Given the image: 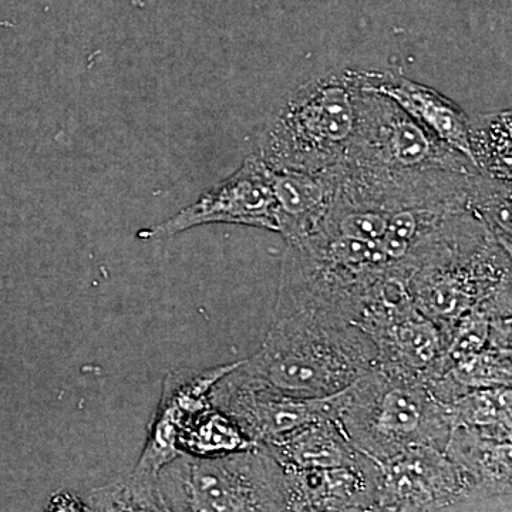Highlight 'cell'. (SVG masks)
<instances>
[{"mask_svg": "<svg viewBox=\"0 0 512 512\" xmlns=\"http://www.w3.org/2000/svg\"><path fill=\"white\" fill-rule=\"evenodd\" d=\"M288 511H377L379 471L362 454L346 466L284 468Z\"/></svg>", "mask_w": 512, "mask_h": 512, "instance_id": "obj_11", "label": "cell"}, {"mask_svg": "<svg viewBox=\"0 0 512 512\" xmlns=\"http://www.w3.org/2000/svg\"><path fill=\"white\" fill-rule=\"evenodd\" d=\"M375 461L377 511H474L470 488L446 451L414 447Z\"/></svg>", "mask_w": 512, "mask_h": 512, "instance_id": "obj_9", "label": "cell"}, {"mask_svg": "<svg viewBox=\"0 0 512 512\" xmlns=\"http://www.w3.org/2000/svg\"><path fill=\"white\" fill-rule=\"evenodd\" d=\"M511 386L470 390L450 403L453 427H474L511 434Z\"/></svg>", "mask_w": 512, "mask_h": 512, "instance_id": "obj_17", "label": "cell"}, {"mask_svg": "<svg viewBox=\"0 0 512 512\" xmlns=\"http://www.w3.org/2000/svg\"><path fill=\"white\" fill-rule=\"evenodd\" d=\"M278 234L286 242L306 237L325 217L336 190V167L323 173L271 170Z\"/></svg>", "mask_w": 512, "mask_h": 512, "instance_id": "obj_14", "label": "cell"}, {"mask_svg": "<svg viewBox=\"0 0 512 512\" xmlns=\"http://www.w3.org/2000/svg\"><path fill=\"white\" fill-rule=\"evenodd\" d=\"M235 224L278 232L271 168L258 154L245 158L235 173L160 224L138 231L141 241H160L201 225Z\"/></svg>", "mask_w": 512, "mask_h": 512, "instance_id": "obj_7", "label": "cell"}, {"mask_svg": "<svg viewBox=\"0 0 512 512\" xmlns=\"http://www.w3.org/2000/svg\"><path fill=\"white\" fill-rule=\"evenodd\" d=\"M376 365V346L359 326L295 313L274 316L261 349L238 367L274 392L322 399L348 389Z\"/></svg>", "mask_w": 512, "mask_h": 512, "instance_id": "obj_1", "label": "cell"}, {"mask_svg": "<svg viewBox=\"0 0 512 512\" xmlns=\"http://www.w3.org/2000/svg\"><path fill=\"white\" fill-rule=\"evenodd\" d=\"M239 363L214 384L210 400L254 443L265 446L313 421L336 419L340 393L306 399L274 392L245 376Z\"/></svg>", "mask_w": 512, "mask_h": 512, "instance_id": "obj_8", "label": "cell"}, {"mask_svg": "<svg viewBox=\"0 0 512 512\" xmlns=\"http://www.w3.org/2000/svg\"><path fill=\"white\" fill-rule=\"evenodd\" d=\"M336 420L350 443L373 460L414 447L446 451L454 426L450 404L426 382L379 365L340 392Z\"/></svg>", "mask_w": 512, "mask_h": 512, "instance_id": "obj_3", "label": "cell"}, {"mask_svg": "<svg viewBox=\"0 0 512 512\" xmlns=\"http://www.w3.org/2000/svg\"><path fill=\"white\" fill-rule=\"evenodd\" d=\"M377 350V365L399 375L431 382L444 375L446 338L417 308L399 272L390 269L357 320Z\"/></svg>", "mask_w": 512, "mask_h": 512, "instance_id": "obj_6", "label": "cell"}, {"mask_svg": "<svg viewBox=\"0 0 512 512\" xmlns=\"http://www.w3.org/2000/svg\"><path fill=\"white\" fill-rule=\"evenodd\" d=\"M238 363L204 370H183L171 373L165 379L156 419L151 424L146 447L133 471L157 478L168 461L180 456L178 440L185 427L195 414L211 406L212 387Z\"/></svg>", "mask_w": 512, "mask_h": 512, "instance_id": "obj_10", "label": "cell"}, {"mask_svg": "<svg viewBox=\"0 0 512 512\" xmlns=\"http://www.w3.org/2000/svg\"><path fill=\"white\" fill-rule=\"evenodd\" d=\"M392 266L382 241L316 228L286 242L275 316L303 313L356 325Z\"/></svg>", "mask_w": 512, "mask_h": 512, "instance_id": "obj_2", "label": "cell"}, {"mask_svg": "<svg viewBox=\"0 0 512 512\" xmlns=\"http://www.w3.org/2000/svg\"><path fill=\"white\" fill-rule=\"evenodd\" d=\"M265 447L284 468L346 466L355 463L363 454L350 443L336 419L313 421L265 444Z\"/></svg>", "mask_w": 512, "mask_h": 512, "instance_id": "obj_15", "label": "cell"}, {"mask_svg": "<svg viewBox=\"0 0 512 512\" xmlns=\"http://www.w3.org/2000/svg\"><path fill=\"white\" fill-rule=\"evenodd\" d=\"M355 77L360 89L382 94L394 101L437 140L473 161L471 120L456 103L431 87L413 82L402 74L355 70Z\"/></svg>", "mask_w": 512, "mask_h": 512, "instance_id": "obj_13", "label": "cell"}, {"mask_svg": "<svg viewBox=\"0 0 512 512\" xmlns=\"http://www.w3.org/2000/svg\"><path fill=\"white\" fill-rule=\"evenodd\" d=\"M510 114L483 116L470 123L473 161L481 173L511 181Z\"/></svg>", "mask_w": 512, "mask_h": 512, "instance_id": "obj_18", "label": "cell"}, {"mask_svg": "<svg viewBox=\"0 0 512 512\" xmlns=\"http://www.w3.org/2000/svg\"><path fill=\"white\" fill-rule=\"evenodd\" d=\"M355 70L316 77L298 87L259 138L271 170L323 173L345 161L359 120Z\"/></svg>", "mask_w": 512, "mask_h": 512, "instance_id": "obj_4", "label": "cell"}, {"mask_svg": "<svg viewBox=\"0 0 512 512\" xmlns=\"http://www.w3.org/2000/svg\"><path fill=\"white\" fill-rule=\"evenodd\" d=\"M227 414L208 406L192 417L178 440L180 453L211 457L254 446Z\"/></svg>", "mask_w": 512, "mask_h": 512, "instance_id": "obj_16", "label": "cell"}, {"mask_svg": "<svg viewBox=\"0 0 512 512\" xmlns=\"http://www.w3.org/2000/svg\"><path fill=\"white\" fill-rule=\"evenodd\" d=\"M92 511H163L157 480L131 471L120 480L94 488L87 495Z\"/></svg>", "mask_w": 512, "mask_h": 512, "instance_id": "obj_19", "label": "cell"}, {"mask_svg": "<svg viewBox=\"0 0 512 512\" xmlns=\"http://www.w3.org/2000/svg\"><path fill=\"white\" fill-rule=\"evenodd\" d=\"M163 511H288L284 467L262 444L198 457L181 453L157 477Z\"/></svg>", "mask_w": 512, "mask_h": 512, "instance_id": "obj_5", "label": "cell"}, {"mask_svg": "<svg viewBox=\"0 0 512 512\" xmlns=\"http://www.w3.org/2000/svg\"><path fill=\"white\" fill-rule=\"evenodd\" d=\"M511 434L453 427L446 454L473 497L474 511L511 510Z\"/></svg>", "mask_w": 512, "mask_h": 512, "instance_id": "obj_12", "label": "cell"}]
</instances>
